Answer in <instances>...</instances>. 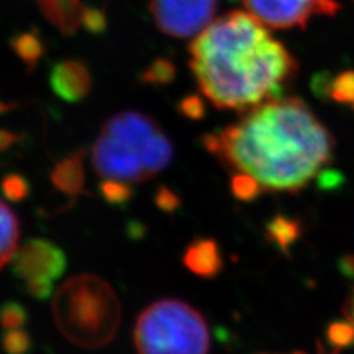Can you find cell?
Returning a JSON list of instances; mask_svg holds the SVG:
<instances>
[{"mask_svg": "<svg viewBox=\"0 0 354 354\" xmlns=\"http://www.w3.org/2000/svg\"><path fill=\"white\" fill-rule=\"evenodd\" d=\"M32 341L24 328L8 329L3 332L2 347L6 354H28Z\"/></svg>", "mask_w": 354, "mask_h": 354, "instance_id": "ac0fdd59", "label": "cell"}, {"mask_svg": "<svg viewBox=\"0 0 354 354\" xmlns=\"http://www.w3.org/2000/svg\"><path fill=\"white\" fill-rule=\"evenodd\" d=\"M17 138L14 133L6 131V130H0V152L6 151L8 148H10L15 143Z\"/></svg>", "mask_w": 354, "mask_h": 354, "instance_id": "cb8c5ba5", "label": "cell"}, {"mask_svg": "<svg viewBox=\"0 0 354 354\" xmlns=\"http://www.w3.org/2000/svg\"><path fill=\"white\" fill-rule=\"evenodd\" d=\"M66 269L65 252L48 239H30L17 250L12 270L36 300H46Z\"/></svg>", "mask_w": 354, "mask_h": 354, "instance_id": "8992f818", "label": "cell"}, {"mask_svg": "<svg viewBox=\"0 0 354 354\" xmlns=\"http://www.w3.org/2000/svg\"><path fill=\"white\" fill-rule=\"evenodd\" d=\"M346 315H347V320L354 328V292L350 297V300H348V303L346 306Z\"/></svg>", "mask_w": 354, "mask_h": 354, "instance_id": "d4e9b609", "label": "cell"}, {"mask_svg": "<svg viewBox=\"0 0 354 354\" xmlns=\"http://www.w3.org/2000/svg\"><path fill=\"white\" fill-rule=\"evenodd\" d=\"M292 354H306V353H292ZM317 354H338L337 351H328L322 346H317Z\"/></svg>", "mask_w": 354, "mask_h": 354, "instance_id": "484cf974", "label": "cell"}, {"mask_svg": "<svg viewBox=\"0 0 354 354\" xmlns=\"http://www.w3.org/2000/svg\"><path fill=\"white\" fill-rule=\"evenodd\" d=\"M183 264L189 272L201 276V278L212 279L223 270L225 261L217 241L212 238H199L185 250Z\"/></svg>", "mask_w": 354, "mask_h": 354, "instance_id": "8fae6325", "label": "cell"}, {"mask_svg": "<svg viewBox=\"0 0 354 354\" xmlns=\"http://www.w3.org/2000/svg\"><path fill=\"white\" fill-rule=\"evenodd\" d=\"M319 86V93L328 95L332 101L341 105H348L354 108V71H344L334 77H328L322 80L320 77L316 83Z\"/></svg>", "mask_w": 354, "mask_h": 354, "instance_id": "5bb4252c", "label": "cell"}, {"mask_svg": "<svg viewBox=\"0 0 354 354\" xmlns=\"http://www.w3.org/2000/svg\"><path fill=\"white\" fill-rule=\"evenodd\" d=\"M176 74L174 65L170 61L160 59L152 62L142 75V80L151 84H167Z\"/></svg>", "mask_w": 354, "mask_h": 354, "instance_id": "ffe728a7", "label": "cell"}, {"mask_svg": "<svg viewBox=\"0 0 354 354\" xmlns=\"http://www.w3.org/2000/svg\"><path fill=\"white\" fill-rule=\"evenodd\" d=\"M218 0H149L157 28L174 39L196 37L213 22Z\"/></svg>", "mask_w": 354, "mask_h": 354, "instance_id": "52a82bcc", "label": "cell"}, {"mask_svg": "<svg viewBox=\"0 0 354 354\" xmlns=\"http://www.w3.org/2000/svg\"><path fill=\"white\" fill-rule=\"evenodd\" d=\"M84 152L77 151L61 160L50 173V182L64 195L75 199L84 191Z\"/></svg>", "mask_w": 354, "mask_h": 354, "instance_id": "7c38bea8", "label": "cell"}, {"mask_svg": "<svg viewBox=\"0 0 354 354\" xmlns=\"http://www.w3.org/2000/svg\"><path fill=\"white\" fill-rule=\"evenodd\" d=\"M269 235L281 247H286L295 238V223L286 218H274L269 226Z\"/></svg>", "mask_w": 354, "mask_h": 354, "instance_id": "44dd1931", "label": "cell"}, {"mask_svg": "<svg viewBox=\"0 0 354 354\" xmlns=\"http://www.w3.org/2000/svg\"><path fill=\"white\" fill-rule=\"evenodd\" d=\"M189 66L214 106L245 113L282 97L298 74V61L285 44L242 10H230L199 32L189 46Z\"/></svg>", "mask_w": 354, "mask_h": 354, "instance_id": "7a4b0ae2", "label": "cell"}, {"mask_svg": "<svg viewBox=\"0 0 354 354\" xmlns=\"http://www.w3.org/2000/svg\"><path fill=\"white\" fill-rule=\"evenodd\" d=\"M179 109H180V113L185 117L192 118V120L203 118L204 111H205L204 104L201 101V97H198V96H187V97H185L183 101L180 102V105H179Z\"/></svg>", "mask_w": 354, "mask_h": 354, "instance_id": "7402d4cb", "label": "cell"}, {"mask_svg": "<svg viewBox=\"0 0 354 354\" xmlns=\"http://www.w3.org/2000/svg\"><path fill=\"white\" fill-rule=\"evenodd\" d=\"M138 354H208L204 316L182 300L164 298L147 307L133 332Z\"/></svg>", "mask_w": 354, "mask_h": 354, "instance_id": "5b68a950", "label": "cell"}, {"mask_svg": "<svg viewBox=\"0 0 354 354\" xmlns=\"http://www.w3.org/2000/svg\"><path fill=\"white\" fill-rule=\"evenodd\" d=\"M28 320L26 307L17 301H8L0 306V326L5 330L24 328Z\"/></svg>", "mask_w": 354, "mask_h": 354, "instance_id": "e0dca14e", "label": "cell"}, {"mask_svg": "<svg viewBox=\"0 0 354 354\" xmlns=\"http://www.w3.org/2000/svg\"><path fill=\"white\" fill-rule=\"evenodd\" d=\"M12 49L22 61L32 66L41 57L43 44L39 36L32 35V32H26V35H21L12 40Z\"/></svg>", "mask_w": 354, "mask_h": 354, "instance_id": "2e32d148", "label": "cell"}, {"mask_svg": "<svg viewBox=\"0 0 354 354\" xmlns=\"http://www.w3.org/2000/svg\"><path fill=\"white\" fill-rule=\"evenodd\" d=\"M19 241V221L3 201H0V269L14 259Z\"/></svg>", "mask_w": 354, "mask_h": 354, "instance_id": "4fadbf2b", "label": "cell"}, {"mask_svg": "<svg viewBox=\"0 0 354 354\" xmlns=\"http://www.w3.org/2000/svg\"><path fill=\"white\" fill-rule=\"evenodd\" d=\"M155 204H157L162 212L171 213L179 207L180 199L173 191H170L169 187H160V191L155 195Z\"/></svg>", "mask_w": 354, "mask_h": 354, "instance_id": "603a6c76", "label": "cell"}, {"mask_svg": "<svg viewBox=\"0 0 354 354\" xmlns=\"http://www.w3.org/2000/svg\"><path fill=\"white\" fill-rule=\"evenodd\" d=\"M242 3L247 12L276 30L306 28L313 18L334 17L341 9L337 0H242Z\"/></svg>", "mask_w": 354, "mask_h": 354, "instance_id": "ba28073f", "label": "cell"}, {"mask_svg": "<svg viewBox=\"0 0 354 354\" xmlns=\"http://www.w3.org/2000/svg\"><path fill=\"white\" fill-rule=\"evenodd\" d=\"M131 183L121 182V180H113V179H104L99 185V192H101L102 198L111 205L123 207L131 201L133 195H135V189L130 186Z\"/></svg>", "mask_w": 354, "mask_h": 354, "instance_id": "9a60e30c", "label": "cell"}, {"mask_svg": "<svg viewBox=\"0 0 354 354\" xmlns=\"http://www.w3.org/2000/svg\"><path fill=\"white\" fill-rule=\"evenodd\" d=\"M173 153L171 140L157 121L139 111H121L99 131L92 162L102 179L140 183L167 169Z\"/></svg>", "mask_w": 354, "mask_h": 354, "instance_id": "3957f363", "label": "cell"}, {"mask_svg": "<svg viewBox=\"0 0 354 354\" xmlns=\"http://www.w3.org/2000/svg\"><path fill=\"white\" fill-rule=\"evenodd\" d=\"M52 92L65 102H80L91 93L92 77L87 66L75 59H65L53 66L49 77Z\"/></svg>", "mask_w": 354, "mask_h": 354, "instance_id": "9c48e42d", "label": "cell"}, {"mask_svg": "<svg viewBox=\"0 0 354 354\" xmlns=\"http://www.w3.org/2000/svg\"><path fill=\"white\" fill-rule=\"evenodd\" d=\"M40 12L62 35H75L84 28V19L88 8L83 0H35Z\"/></svg>", "mask_w": 354, "mask_h": 354, "instance_id": "30bf717a", "label": "cell"}, {"mask_svg": "<svg viewBox=\"0 0 354 354\" xmlns=\"http://www.w3.org/2000/svg\"><path fill=\"white\" fill-rule=\"evenodd\" d=\"M0 187H2V192L6 199L12 203H19L24 201V199L30 194V183L26 179L24 176L21 174H8L3 177L2 183H0Z\"/></svg>", "mask_w": 354, "mask_h": 354, "instance_id": "d6986e66", "label": "cell"}, {"mask_svg": "<svg viewBox=\"0 0 354 354\" xmlns=\"http://www.w3.org/2000/svg\"><path fill=\"white\" fill-rule=\"evenodd\" d=\"M52 313L61 334L83 348H101L117 335L120 300L106 281L84 273L66 281L52 301Z\"/></svg>", "mask_w": 354, "mask_h": 354, "instance_id": "277c9868", "label": "cell"}, {"mask_svg": "<svg viewBox=\"0 0 354 354\" xmlns=\"http://www.w3.org/2000/svg\"><path fill=\"white\" fill-rule=\"evenodd\" d=\"M203 145L261 194H297L329 165L335 139L301 99L276 97L205 135Z\"/></svg>", "mask_w": 354, "mask_h": 354, "instance_id": "6da1fadb", "label": "cell"}]
</instances>
